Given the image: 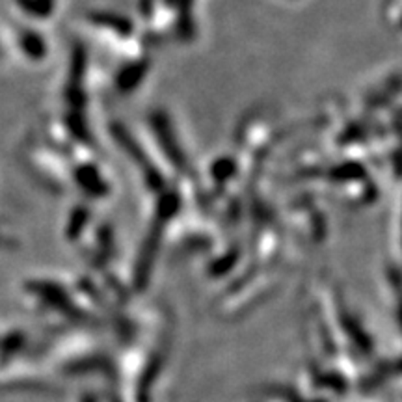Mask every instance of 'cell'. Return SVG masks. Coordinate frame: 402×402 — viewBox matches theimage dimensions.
I'll return each mask as SVG.
<instances>
[{
    "label": "cell",
    "instance_id": "cell-1",
    "mask_svg": "<svg viewBox=\"0 0 402 402\" xmlns=\"http://www.w3.org/2000/svg\"><path fill=\"white\" fill-rule=\"evenodd\" d=\"M155 123H157V132H159L160 142H162V146H164L166 151H168L170 159L174 160L175 166H183L184 160L183 157H181L179 149H175V147L171 146V144H174V136H171V131L170 127H168V122H166V117H159Z\"/></svg>",
    "mask_w": 402,
    "mask_h": 402
},
{
    "label": "cell",
    "instance_id": "cell-2",
    "mask_svg": "<svg viewBox=\"0 0 402 402\" xmlns=\"http://www.w3.org/2000/svg\"><path fill=\"white\" fill-rule=\"evenodd\" d=\"M146 73V63H132V65H127L122 71V75L117 77V86L122 88L123 92L134 88L136 84L140 83Z\"/></svg>",
    "mask_w": 402,
    "mask_h": 402
},
{
    "label": "cell",
    "instance_id": "cell-3",
    "mask_svg": "<svg viewBox=\"0 0 402 402\" xmlns=\"http://www.w3.org/2000/svg\"><path fill=\"white\" fill-rule=\"evenodd\" d=\"M78 181L83 184L84 189L88 190H99L102 192V183L99 179L97 171L93 170V168H84V170L78 171Z\"/></svg>",
    "mask_w": 402,
    "mask_h": 402
},
{
    "label": "cell",
    "instance_id": "cell-4",
    "mask_svg": "<svg viewBox=\"0 0 402 402\" xmlns=\"http://www.w3.org/2000/svg\"><path fill=\"white\" fill-rule=\"evenodd\" d=\"M95 23H101V25H112L114 28H120L117 32H122V34H129L131 32V23L127 19H122V17H112V15L105 14V15H99V17H93Z\"/></svg>",
    "mask_w": 402,
    "mask_h": 402
},
{
    "label": "cell",
    "instance_id": "cell-5",
    "mask_svg": "<svg viewBox=\"0 0 402 402\" xmlns=\"http://www.w3.org/2000/svg\"><path fill=\"white\" fill-rule=\"evenodd\" d=\"M86 211H77L73 214V220H71V226H69V235H78V231L83 229V222L86 220Z\"/></svg>",
    "mask_w": 402,
    "mask_h": 402
},
{
    "label": "cell",
    "instance_id": "cell-6",
    "mask_svg": "<svg viewBox=\"0 0 402 402\" xmlns=\"http://www.w3.org/2000/svg\"><path fill=\"white\" fill-rule=\"evenodd\" d=\"M84 402H95V401H93V398H86V401H84Z\"/></svg>",
    "mask_w": 402,
    "mask_h": 402
}]
</instances>
